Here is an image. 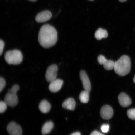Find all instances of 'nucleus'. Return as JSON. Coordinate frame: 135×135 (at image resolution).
Here are the masks:
<instances>
[{
    "instance_id": "f257e3e1",
    "label": "nucleus",
    "mask_w": 135,
    "mask_h": 135,
    "mask_svg": "<svg viewBox=\"0 0 135 135\" xmlns=\"http://www.w3.org/2000/svg\"><path fill=\"white\" fill-rule=\"evenodd\" d=\"M38 40L40 45L43 48H51L54 46L58 40L57 30L49 24L44 25L39 32Z\"/></svg>"
},
{
    "instance_id": "f03ea898",
    "label": "nucleus",
    "mask_w": 135,
    "mask_h": 135,
    "mask_svg": "<svg viewBox=\"0 0 135 135\" xmlns=\"http://www.w3.org/2000/svg\"><path fill=\"white\" fill-rule=\"evenodd\" d=\"M131 68L130 59L128 56L124 55L114 62V69L118 75L124 76L129 73Z\"/></svg>"
},
{
    "instance_id": "7ed1b4c3",
    "label": "nucleus",
    "mask_w": 135,
    "mask_h": 135,
    "mask_svg": "<svg viewBox=\"0 0 135 135\" xmlns=\"http://www.w3.org/2000/svg\"><path fill=\"white\" fill-rule=\"evenodd\" d=\"M4 59L9 65H18L22 61L23 56L19 50H9L5 54Z\"/></svg>"
},
{
    "instance_id": "20e7f679",
    "label": "nucleus",
    "mask_w": 135,
    "mask_h": 135,
    "mask_svg": "<svg viewBox=\"0 0 135 135\" xmlns=\"http://www.w3.org/2000/svg\"><path fill=\"white\" fill-rule=\"evenodd\" d=\"M19 89V86L15 84L8 91L4 98V101L8 105L11 107H14L17 104L18 99L17 93Z\"/></svg>"
},
{
    "instance_id": "39448f33",
    "label": "nucleus",
    "mask_w": 135,
    "mask_h": 135,
    "mask_svg": "<svg viewBox=\"0 0 135 135\" xmlns=\"http://www.w3.org/2000/svg\"><path fill=\"white\" fill-rule=\"evenodd\" d=\"M58 71V66L55 64L51 65L47 68L45 75L47 81L50 83L57 79Z\"/></svg>"
},
{
    "instance_id": "423d86ee",
    "label": "nucleus",
    "mask_w": 135,
    "mask_h": 135,
    "mask_svg": "<svg viewBox=\"0 0 135 135\" xmlns=\"http://www.w3.org/2000/svg\"><path fill=\"white\" fill-rule=\"evenodd\" d=\"M7 130L10 135H22V134L21 127L15 122L9 123L7 127Z\"/></svg>"
},
{
    "instance_id": "0eeeda50",
    "label": "nucleus",
    "mask_w": 135,
    "mask_h": 135,
    "mask_svg": "<svg viewBox=\"0 0 135 135\" xmlns=\"http://www.w3.org/2000/svg\"><path fill=\"white\" fill-rule=\"evenodd\" d=\"M52 17V14L49 11H45L39 13L35 17V20L37 22H45L50 20Z\"/></svg>"
},
{
    "instance_id": "6e6552de",
    "label": "nucleus",
    "mask_w": 135,
    "mask_h": 135,
    "mask_svg": "<svg viewBox=\"0 0 135 135\" xmlns=\"http://www.w3.org/2000/svg\"><path fill=\"white\" fill-rule=\"evenodd\" d=\"M80 76L84 90L90 92L91 86L86 73L84 70H82L80 72Z\"/></svg>"
},
{
    "instance_id": "1a4fd4ad",
    "label": "nucleus",
    "mask_w": 135,
    "mask_h": 135,
    "mask_svg": "<svg viewBox=\"0 0 135 135\" xmlns=\"http://www.w3.org/2000/svg\"><path fill=\"white\" fill-rule=\"evenodd\" d=\"M113 110L111 106L108 105H104L101 108L100 111L101 117L103 119L109 120L113 115Z\"/></svg>"
},
{
    "instance_id": "9d476101",
    "label": "nucleus",
    "mask_w": 135,
    "mask_h": 135,
    "mask_svg": "<svg viewBox=\"0 0 135 135\" xmlns=\"http://www.w3.org/2000/svg\"><path fill=\"white\" fill-rule=\"evenodd\" d=\"M63 84V81L60 79H56L50 83L49 89L50 91L56 93L61 89Z\"/></svg>"
},
{
    "instance_id": "9b49d317",
    "label": "nucleus",
    "mask_w": 135,
    "mask_h": 135,
    "mask_svg": "<svg viewBox=\"0 0 135 135\" xmlns=\"http://www.w3.org/2000/svg\"><path fill=\"white\" fill-rule=\"evenodd\" d=\"M118 98L119 104L123 107H128L131 104V98L124 93H121L118 97Z\"/></svg>"
},
{
    "instance_id": "f8f14e48",
    "label": "nucleus",
    "mask_w": 135,
    "mask_h": 135,
    "mask_svg": "<svg viewBox=\"0 0 135 135\" xmlns=\"http://www.w3.org/2000/svg\"><path fill=\"white\" fill-rule=\"evenodd\" d=\"M75 102L72 98H70L64 101L62 104V107L64 109L70 110H74L75 109Z\"/></svg>"
},
{
    "instance_id": "ddd939ff",
    "label": "nucleus",
    "mask_w": 135,
    "mask_h": 135,
    "mask_svg": "<svg viewBox=\"0 0 135 135\" xmlns=\"http://www.w3.org/2000/svg\"><path fill=\"white\" fill-rule=\"evenodd\" d=\"M51 107L50 104L46 100L42 101L39 105L40 110L43 113H46L49 112Z\"/></svg>"
},
{
    "instance_id": "4468645a",
    "label": "nucleus",
    "mask_w": 135,
    "mask_h": 135,
    "mask_svg": "<svg viewBox=\"0 0 135 135\" xmlns=\"http://www.w3.org/2000/svg\"><path fill=\"white\" fill-rule=\"evenodd\" d=\"M54 127V124L52 121H49L44 124L42 129V133L43 135H46L51 132Z\"/></svg>"
},
{
    "instance_id": "2eb2a0df",
    "label": "nucleus",
    "mask_w": 135,
    "mask_h": 135,
    "mask_svg": "<svg viewBox=\"0 0 135 135\" xmlns=\"http://www.w3.org/2000/svg\"><path fill=\"white\" fill-rule=\"evenodd\" d=\"M108 36L107 31L102 28L98 29L95 33V37L97 40H100L102 38H107Z\"/></svg>"
},
{
    "instance_id": "dca6fc26",
    "label": "nucleus",
    "mask_w": 135,
    "mask_h": 135,
    "mask_svg": "<svg viewBox=\"0 0 135 135\" xmlns=\"http://www.w3.org/2000/svg\"><path fill=\"white\" fill-rule=\"evenodd\" d=\"M114 62L113 61L107 60L106 59L102 65L104 69L106 70H110L114 69Z\"/></svg>"
},
{
    "instance_id": "f3484780",
    "label": "nucleus",
    "mask_w": 135,
    "mask_h": 135,
    "mask_svg": "<svg viewBox=\"0 0 135 135\" xmlns=\"http://www.w3.org/2000/svg\"><path fill=\"white\" fill-rule=\"evenodd\" d=\"M89 92L88 91H84L81 93L79 98L81 102L86 103L89 100Z\"/></svg>"
},
{
    "instance_id": "a211bd4d",
    "label": "nucleus",
    "mask_w": 135,
    "mask_h": 135,
    "mask_svg": "<svg viewBox=\"0 0 135 135\" xmlns=\"http://www.w3.org/2000/svg\"><path fill=\"white\" fill-rule=\"evenodd\" d=\"M127 116L130 119H135V109H131L128 110L127 111Z\"/></svg>"
},
{
    "instance_id": "6ab92c4d",
    "label": "nucleus",
    "mask_w": 135,
    "mask_h": 135,
    "mask_svg": "<svg viewBox=\"0 0 135 135\" xmlns=\"http://www.w3.org/2000/svg\"><path fill=\"white\" fill-rule=\"evenodd\" d=\"M7 104L4 101H1L0 102V112H4L7 108Z\"/></svg>"
},
{
    "instance_id": "aec40b11",
    "label": "nucleus",
    "mask_w": 135,
    "mask_h": 135,
    "mask_svg": "<svg viewBox=\"0 0 135 135\" xmlns=\"http://www.w3.org/2000/svg\"><path fill=\"white\" fill-rule=\"evenodd\" d=\"M6 81L4 78L1 77L0 78V91L1 92L6 86Z\"/></svg>"
},
{
    "instance_id": "412c9836",
    "label": "nucleus",
    "mask_w": 135,
    "mask_h": 135,
    "mask_svg": "<svg viewBox=\"0 0 135 135\" xmlns=\"http://www.w3.org/2000/svg\"><path fill=\"white\" fill-rule=\"evenodd\" d=\"M109 126L108 124H103L101 127V131L104 133H107L109 131Z\"/></svg>"
},
{
    "instance_id": "4be33fe9",
    "label": "nucleus",
    "mask_w": 135,
    "mask_h": 135,
    "mask_svg": "<svg viewBox=\"0 0 135 135\" xmlns=\"http://www.w3.org/2000/svg\"><path fill=\"white\" fill-rule=\"evenodd\" d=\"M5 46V43L3 40H0V55L1 56L3 52L4 47Z\"/></svg>"
},
{
    "instance_id": "5701e85b",
    "label": "nucleus",
    "mask_w": 135,
    "mask_h": 135,
    "mask_svg": "<svg viewBox=\"0 0 135 135\" xmlns=\"http://www.w3.org/2000/svg\"><path fill=\"white\" fill-rule=\"evenodd\" d=\"M90 135H104L97 131H94L91 133Z\"/></svg>"
},
{
    "instance_id": "b1692460",
    "label": "nucleus",
    "mask_w": 135,
    "mask_h": 135,
    "mask_svg": "<svg viewBox=\"0 0 135 135\" xmlns=\"http://www.w3.org/2000/svg\"><path fill=\"white\" fill-rule=\"evenodd\" d=\"M70 135H81L80 133L79 132H76L73 133Z\"/></svg>"
},
{
    "instance_id": "393cba45",
    "label": "nucleus",
    "mask_w": 135,
    "mask_h": 135,
    "mask_svg": "<svg viewBox=\"0 0 135 135\" xmlns=\"http://www.w3.org/2000/svg\"><path fill=\"white\" fill-rule=\"evenodd\" d=\"M120 2H124L127 1V0H119Z\"/></svg>"
},
{
    "instance_id": "a878e982",
    "label": "nucleus",
    "mask_w": 135,
    "mask_h": 135,
    "mask_svg": "<svg viewBox=\"0 0 135 135\" xmlns=\"http://www.w3.org/2000/svg\"><path fill=\"white\" fill-rule=\"evenodd\" d=\"M28 1L31 2H35L37 0H28Z\"/></svg>"
},
{
    "instance_id": "bb28decb",
    "label": "nucleus",
    "mask_w": 135,
    "mask_h": 135,
    "mask_svg": "<svg viewBox=\"0 0 135 135\" xmlns=\"http://www.w3.org/2000/svg\"><path fill=\"white\" fill-rule=\"evenodd\" d=\"M133 81H134V82L135 83V76H134V79H133Z\"/></svg>"
},
{
    "instance_id": "cd10ccee",
    "label": "nucleus",
    "mask_w": 135,
    "mask_h": 135,
    "mask_svg": "<svg viewBox=\"0 0 135 135\" xmlns=\"http://www.w3.org/2000/svg\"><path fill=\"white\" fill-rule=\"evenodd\" d=\"M90 1H93V0H90Z\"/></svg>"
}]
</instances>
